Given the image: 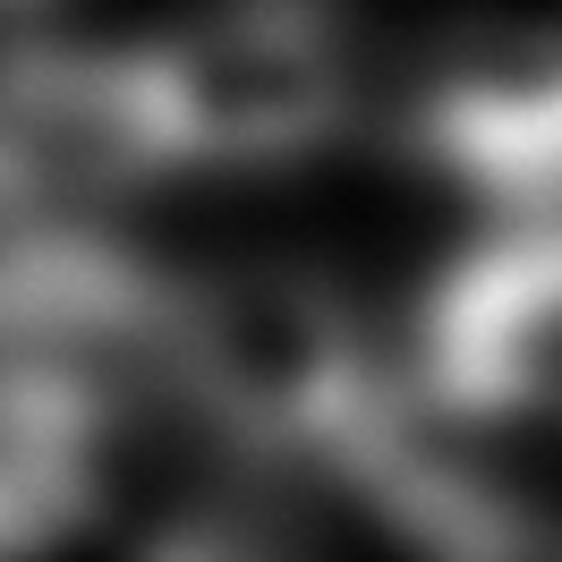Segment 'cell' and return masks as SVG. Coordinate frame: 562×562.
Listing matches in <instances>:
<instances>
[{"label": "cell", "mask_w": 562, "mask_h": 562, "mask_svg": "<svg viewBox=\"0 0 562 562\" xmlns=\"http://www.w3.org/2000/svg\"><path fill=\"white\" fill-rule=\"evenodd\" d=\"M171 367L239 443L316 469H367L384 486L401 452V409L367 358L350 307L307 273H222L188 290L162 324Z\"/></svg>", "instance_id": "6da1fadb"}, {"label": "cell", "mask_w": 562, "mask_h": 562, "mask_svg": "<svg viewBox=\"0 0 562 562\" xmlns=\"http://www.w3.org/2000/svg\"><path fill=\"white\" fill-rule=\"evenodd\" d=\"M154 162H290L350 120V52L316 0H231L128 60Z\"/></svg>", "instance_id": "7a4b0ae2"}, {"label": "cell", "mask_w": 562, "mask_h": 562, "mask_svg": "<svg viewBox=\"0 0 562 562\" xmlns=\"http://www.w3.org/2000/svg\"><path fill=\"white\" fill-rule=\"evenodd\" d=\"M418 137L520 222H562V0H460Z\"/></svg>", "instance_id": "3957f363"}, {"label": "cell", "mask_w": 562, "mask_h": 562, "mask_svg": "<svg viewBox=\"0 0 562 562\" xmlns=\"http://www.w3.org/2000/svg\"><path fill=\"white\" fill-rule=\"evenodd\" d=\"M435 409L469 426H562V222L477 247L426 307Z\"/></svg>", "instance_id": "277c9868"}, {"label": "cell", "mask_w": 562, "mask_h": 562, "mask_svg": "<svg viewBox=\"0 0 562 562\" xmlns=\"http://www.w3.org/2000/svg\"><path fill=\"white\" fill-rule=\"evenodd\" d=\"M94 494V392L0 350V554L69 528Z\"/></svg>", "instance_id": "5b68a950"}, {"label": "cell", "mask_w": 562, "mask_h": 562, "mask_svg": "<svg viewBox=\"0 0 562 562\" xmlns=\"http://www.w3.org/2000/svg\"><path fill=\"white\" fill-rule=\"evenodd\" d=\"M86 247L60 239V222L43 213V188L18 171V154L0 145V333L26 316V307H60V299H86Z\"/></svg>", "instance_id": "8992f818"}, {"label": "cell", "mask_w": 562, "mask_h": 562, "mask_svg": "<svg viewBox=\"0 0 562 562\" xmlns=\"http://www.w3.org/2000/svg\"><path fill=\"white\" fill-rule=\"evenodd\" d=\"M452 562H562V537L546 528H477V537H460Z\"/></svg>", "instance_id": "52a82bcc"}, {"label": "cell", "mask_w": 562, "mask_h": 562, "mask_svg": "<svg viewBox=\"0 0 562 562\" xmlns=\"http://www.w3.org/2000/svg\"><path fill=\"white\" fill-rule=\"evenodd\" d=\"M154 562H273V554H256L239 537H179V546H162Z\"/></svg>", "instance_id": "ba28073f"}]
</instances>
